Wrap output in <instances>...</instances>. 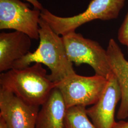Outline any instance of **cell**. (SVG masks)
Here are the masks:
<instances>
[{
	"mask_svg": "<svg viewBox=\"0 0 128 128\" xmlns=\"http://www.w3.org/2000/svg\"><path fill=\"white\" fill-rule=\"evenodd\" d=\"M108 79L96 74L85 76L74 74L56 84L67 109L94 104L105 89Z\"/></svg>",
	"mask_w": 128,
	"mask_h": 128,
	"instance_id": "obj_5",
	"label": "cell"
},
{
	"mask_svg": "<svg viewBox=\"0 0 128 128\" xmlns=\"http://www.w3.org/2000/svg\"><path fill=\"white\" fill-rule=\"evenodd\" d=\"M118 39L122 44L125 46H128V12L125 18L123 23L119 28Z\"/></svg>",
	"mask_w": 128,
	"mask_h": 128,
	"instance_id": "obj_13",
	"label": "cell"
},
{
	"mask_svg": "<svg viewBox=\"0 0 128 128\" xmlns=\"http://www.w3.org/2000/svg\"><path fill=\"white\" fill-rule=\"evenodd\" d=\"M64 128H96L89 119L86 107L78 106L67 109Z\"/></svg>",
	"mask_w": 128,
	"mask_h": 128,
	"instance_id": "obj_12",
	"label": "cell"
},
{
	"mask_svg": "<svg viewBox=\"0 0 128 128\" xmlns=\"http://www.w3.org/2000/svg\"><path fill=\"white\" fill-rule=\"evenodd\" d=\"M127 46V51H128V45Z\"/></svg>",
	"mask_w": 128,
	"mask_h": 128,
	"instance_id": "obj_17",
	"label": "cell"
},
{
	"mask_svg": "<svg viewBox=\"0 0 128 128\" xmlns=\"http://www.w3.org/2000/svg\"><path fill=\"white\" fill-rule=\"evenodd\" d=\"M112 128H128V120L124 121L122 120L116 122Z\"/></svg>",
	"mask_w": 128,
	"mask_h": 128,
	"instance_id": "obj_14",
	"label": "cell"
},
{
	"mask_svg": "<svg viewBox=\"0 0 128 128\" xmlns=\"http://www.w3.org/2000/svg\"><path fill=\"white\" fill-rule=\"evenodd\" d=\"M39 26L40 43L37 50L16 61L12 69L25 68L33 63L43 64L50 71L51 80L57 84L76 73L73 64L69 60L62 37L41 17Z\"/></svg>",
	"mask_w": 128,
	"mask_h": 128,
	"instance_id": "obj_1",
	"label": "cell"
},
{
	"mask_svg": "<svg viewBox=\"0 0 128 128\" xmlns=\"http://www.w3.org/2000/svg\"><path fill=\"white\" fill-rule=\"evenodd\" d=\"M121 99V89L117 78L112 72L99 100L86 109L89 119L96 128H113L116 122V107Z\"/></svg>",
	"mask_w": 128,
	"mask_h": 128,
	"instance_id": "obj_8",
	"label": "cell"
},
{
	"mask_svg": "<svg viewBox=\"0 0 128 128\" xmlns=\"http://www.w3.org/2000/svg\"><path fill=\"white\" fill-rule=\"evenodd\" d=\"M0 128H7L4 120L0 118Z\"/></svg>",
	"mask_w": 128,
	"mask_h": 128,
	"instance_id": "obj_16",
	"label": "cell"
},
{
	"mask_svg": "<svg viewBox=\"0 0 128 128\" xmlns=\"http://www.w3.org/2000/svg\"><path fill=\"white\" fill-rule=\"evenodd\" d=\"M41 10L32 9L20 0H0V29L22 32L31 39H39Z\"/></svg>",
	"mask_w": 128,
	"mask_h": 128,
	"instance_id": "obj_6",
	"label": "cell"
},
{
	"mask_svg": "<svg viewBox=\"0 0 128 128\" xmlns=\"http://www.w3.org/2000/svg\"><path fill=\"white\" fill-rule=\"evenodd\" d=\"M31 38L22 32L15 31L0 34V72L13 68L14 64L30 52Z\"/></svg>",
	"mask_w": 128,
	"mask_h": 128,
	"instance_id": "obj_9",
	"label": "cell"
},
{
	"mask_svg": "<svg viewBox=\"0 0 128 128\" xmlns=\"http://www.w3.org/2000/svg\"><path fill=\"white\" fill-rule=\"evenodd\" d=\"M106 51L112 71L117 78L122 91L117 118L125 120L128 118V61L113 38L109 41Z\"/></svg>",
	"mask_w": 128,
	"mask_h": 128,
	"instance_id": "obj_10",
	"label": "cell"
},
{
	"mask_svg": "<svg viewBox=\"0 0 128 128\" xmlns=\"http://www.w3.org/2000/svg\"><path fill=\"white\" fill-rule=\"evenodd\" d=\"M40 108L28 104L10 92L0 88V118L7 128H35Z\"/></svg>",
	"mask_w": 128,
	"mask_h": 128,
	"instance_id": "obj_7",
	"label": "cell"
},
{
	"mask_svg": "<svg viewBox=\"0 0 128 128\" xmlns=\"http://www.w3.org/2000/svg\"><path fill=\"white\" fill-rule=\"evenodd\" d=\"M26 1L31 4L33 6L34 8L35 9L40 10H42L44 9V8L43 7L42 5L41 4L38 0H25Z\"/></svg>",
	"mask_w": 128,
	"mask_h": 128,
	"instance_id": "obj_15",
	"label": "cell"
},
{
	"mask_svg": "<svg viewBox=\"0 0 128 128\" xmlns=\"http://www.w3.org/2000/svg\"><path fill=\"white\" fill-rule=\"evenodd\" d=\"M69 60L76 66L86 64L96 74L108 79L112 73L107 51L97 41L85 38L76 32L62 36Z\"/></svg>",
	"mask_w": 128,
	"mask_h": 128,
	"instance_id": "obj_4",
	"label": "cell"
},
{
	"mask_svg": "<svg viewBox=\"0 0 128 128\" xmlns=\"http://www.w3.org/2000/svg\"><path fill=\"white\" fill-rule=\"evenodd\" d=\"M126 0H92L86 10L81 14L69 17L54 15L48 10H41L40 17L54 32L62 36L85 23L95 20H108L117 18Z\"/></svg>",
	"mask_w": 128,
	"mask_h": 128,
	"instance_id": "obj_3",
	"label": "cell"
},
{
	"mask_svg": "<svg viewBox=\"0 0 128 128\" xmlns=\"http://www.w3.org/2000/svg\"><path fill=\"white\" fill-rule=\"evenodd\" d=\"M67 109L60 92L55 87L40 108L35 128H64Z\"/></svg>",
	"mask_w": 128,
	"mask_h": 128,
	"instance_id": "obj_11",
	"label": "cell"
},
{
	"mask_svg": "<svg viewBox=\"0 0 128 128\" xmlns=\"http://www.w3.org/2000/svg\"><path fill=\"white\" fill-rule=\"evenodd\" d=\"M0 84V88L13 93L25 102L39 107L56 86L42 64L38 63L1 73Z\"/></svg>",
	"mask_w": 128,
	"mask_h": 128,
	"instance_id": "obj_2",
	"label": "cell"
}]
</instances>
